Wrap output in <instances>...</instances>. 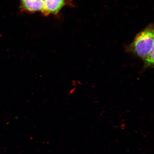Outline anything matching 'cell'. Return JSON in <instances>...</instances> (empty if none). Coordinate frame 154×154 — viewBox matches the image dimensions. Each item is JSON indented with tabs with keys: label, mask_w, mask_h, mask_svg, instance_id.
I'll use <instances>...</instances> for the list:
<instances>
[{
	"label": "cell",
	"mask_w": 154,
	"mask_h": 154,
	"mask_svg": "<svg viewBox=\"0 0 154 154\" xmlns=\"http://www.w3.org/2000/svg\"><path fill=\"white\" fill-rule=\"evenodd\" d=\"M144 62L145 66L146 67L154 68V38L153 44L151 51Z\"/></svg>",
	"instance_id": "277c9868"
},
{
	"label": "cell",
	"mask_w": 154,
	"mask_h": 154,
	"mask_svg": "<svg viewBox=\"0 0 154 154\" xmlns=\"http://www.w3.org/2000/svg\"><path fill=\"white\" fill-rule=\"evenodd\" d=\"M22 7L30 12H42L44 9L43 0H20Z\"/></svg>",
	"instance_id": "3957f363"
},
{
	"label": "cell",
	"mask_w": 154,
	"mask_h": 154,
	"mask_svg": "<svg viewBox=\"0 0 154 154\" xmlns=\"http://www.w3.org/2000/svg\"><path fill=\"white\" fill-rule=\"evenodd\" d=\"M154 38V25L150 24L138 33L132 43L125 48L131 53L145 60L151 51Z\"/></svg>",
	"instance_id": "6da1fadb"
},
{
	"label": "cell",
	"mask_w": 154,
	"mask_h": 154,
	"mask_svg": "<svg viewBox=\"0 0 154 154\" xmlns=\"http://www.w3.org/2000/svg\"><path fill=\"white\" fill-rule=\"evenodd\" d=\"M43 13L45 15L57 14L60 11L65 4V0H43Z\"/></svg>",
	"instance_id": "7a4b0ae2"
}]
</instances>
